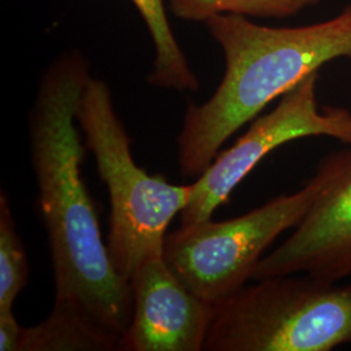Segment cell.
Masks as SVG:
<instances>
[{"mask_svg": "<svg viewBox=\"0 0 351 351\" xmlns=\"http://www.w3.org/2000/svg\"><path fill=\"white\" fill-rule=\"evenodd\" d=\"M90 77L88 62L77 51L64 52L49 65L29 117L32 163L49 236L55 303L80 307L125 337L132 288L113 267L81 176L86 147L75 121Z\"/></svg>", "mask_w": 351, "mask_h": 351, "instance_id": "1", "label": "cell"}, {"mask_svg": "<svg viewBox=\"0 0 351 351\" xmlns=\"http://www.w3.org/2000/svg\"><path fill=\"white\" fill-rule=\"evenodd\" d=\"M226 59L221 82L202 104L190 103L177 137L180 173L199 176L237 130L326 63L351 58V5L324 23L259 25L239 14L206 21Z\"/></svg>", "mask_w": 351, "mask_h": 351, "instance_id": "2", "label": "cell"}, {"mask_svg": "<svg viewBox=\"0 0 351 351\" xmlns=\"http://www.w3.org/2000/svg\"><path fill=\"white\" fill-rule=\"evenodd\" d=\"M77 121L110 194L107 249L116 272L130 284L141 264L163 254L167 229L176 215L188 207L193 184H169L136 164L132 141L114 110L111 88L103 80L88 78Z\"/></svg>", "mask_w": 351, "mask_h": 351, "instance_id": "3", "label": "cell"}, {"mask_svg": "<svg viewBox=\"0 0 351 351\" xmlns=\"http://www.w3.org/2000/svg\"><path fill=\"white\" fill-rule=\"evenodd\" d=\"M350 163L351 146L323 159L314 177L291 194L234 219L180 226L165 236V262L191 293L217 307L247 285L265 250L301 223Z\"/></svg>", "mask_w": 351, "mask_h": 351, "instance_id": "4", "label": "cell"}, {"mask_svg": "<svg viewBox=\"0 0 351 351\" xmlns=\"http://www.w3.org/2000/svg\"><path fill=\"white\" fill-rule=\"evenodd\" d=\"M215 307L207 351H330L351 343V284L256 280Z\"/></svg>", "mask_w": 351, "mask_h": 351, "instance_id": "5", "label": "cell"}, {"mask_svg": "<svg viewBox=\"0 0 351 351\" xmlns=\"http://www.w3.org/2000/svg\"><path fill=\"white\" fill-rule=\"evenodd\" d=\"M319 72L306 77L280 98L276 107L252 120L236 143L220 151L210 167L193 182L181 226L210 220L232 191L272 151L285 143L310 137L337 139L351 146V112L339 107H319Z\"/></svg>", "mask_w": 351, "mask_h": 351, "instance_id": "6", "label": "cell"}, {"mask_svg": "<svg viewBox=\"0 0 351 351\" xmlns=\"http://www.w3.org/2000/svg\"><path fill=\"white\" fill-rule=\"evenodd\" d=\"M133 315L124 351H201L215 307L191 293L165 262L147 258L130 280Z\"/></svg>", "mask_w": 351, "mask_h": 351, "instance_id": "7", "label": "cell"}, {"mask_svg": "<svg viewBox=\"0 0 351 351\" xmlns=\"http://www.w3.org/2000/svg\"><path fill=\"white\" fill-rule=\"evenodd\" d=\"M287 275H310L330 282L350 276L351 163L288 239L261 259L252 278Z\"/></svg>", "mask_w": 351, "mask_h": 351, "instance_id": "8", "label": "cell"}, {"mask_svg": "<svg viewBox=\"0 0 351 351\" xmlns=\"http://www.w3.org/2000/svg\"><path fill=\"white\" fill-rule=\"evenodd\" d=\"M124 339L88 311L55 303L45 322L25 328L21 351H124Z\"/></svg>", "mask_w": 351, "mask_h": 351, "instance_id": "9", "label": "cell"}, {"mask_svg": "<svg viewBox=\"0 0 351 351\" xmlns=\"http://www.w3.org/2000/svg\"><path fill=\"white\" fill-rule=\"evenodd\" d=\"M150 33L155 59L147 82L155 88L177 91H198L199 81L189 66L169 25L164 0H132Z\"/></svg>", "mask_w": 351, "mask_h": 351, "instance_id": "10", "label": "cell"}, {"mask_svg": "<svg viewBox=\"0 0 351 351\" xmlns=\"http://www.w3.org/2000/svg\"><path fill=\"white\" fill-rule=\"evenodd\" d=\"M320 0H168L176 17L206 23L219 14H239L252 17H288Z\"/></svg>", "mask_w": 351, "mask_h": 351, "instance_id": "11", "label": "cell"}, {"mask_svg": "<svg viewBox=\"0 0 351 351\" xmlns=\"http://www.w3.org/2000/svg\"><path fill=\"white\" fill-rule=\"evenodd\" d=\"M29 264L25 249L17 233L8 195L0 193V310H13V304L25 288Z\"/></svg>", "mask_w": 351, "mask_h": 351, "instance_id": "12", "label": "cell"}, {"mask_svg": "<svg viewBox=\"0 0 351 351\" xmlns=\"http://www.w3.org/2000/svg\"><path fill=\"white\" fill-rule=\"evenodd\" d=\"M24 330L13 310H0V351H21Z\"/></svg>", "mask_w": 351, "mask_h": 351, "instance_id": "13", "label": "cell"}]
</instances>
